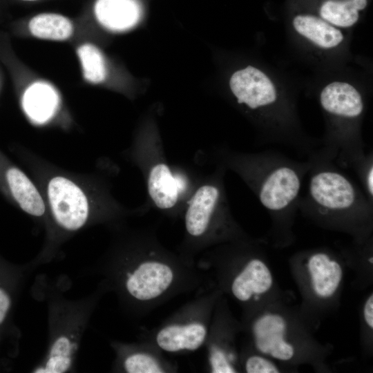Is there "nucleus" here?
<instances>
[{"label":"nucleus","instance_id":"nucleus-1","mask_svg":"<svg viewBox=\"0 0 373 373\" xmlns=\"http://www.w3.org/2000/svg\"><path fill=\"white\" fill-rule=\"evenodd\" d=\"M124 243L101 264L100 271L102 287L113 291L133 316H146L204 283L195 262L166 247L153 226L135 231Z\"/></svg>","mask_w":373,"mask_h":373},{"label":"nucleus","instance_id":"nucleus-2","mask_svg":"<svg viewBox=\"0 0 373 373\" xmlns=\"http://www.w3.org/2000/svg\"><path fill=\"white\" fill-rule=\"evenodd\" d=\"M211 164L233 172L276 219H287L298 209L303 181L311 166L273 151L246 152L229 146H213L202 153Z\"/></svg>","mask_w":373,"mask_h":373},{"label":"nucleus","instance_id":"nucleus-3","mask_svg":"<svg viewBox=\"0 0 373 373\" xmlns=\"http://www.w3.org/2000/svg\"><path fill=\"white\" fill-rule=\"evenodd\" d=\"M214 166L213 171L202 174L181 218L184 232L176 251L191 262L209 248L247 238L231 213L224 182L227 171Z\"/></svg>","mask_w":373,"mask_h":373},{"label":"nucleus","instance_id":"nucleus-4","mask_svg":"<svg viewBox=\"0 0 373 373\" xmlns=\"http://www.w3.org/2000/svg\"><path fill=\"white\" fill-rule=\"evenodd\" d=\"M312 166L307 192L300 195L298 209L328 220L358 222L370 218L373 202L363 189L339 169L322 148L309 153Z\"/></svg>","mask_w":373,"mask_h":373},{"label":"nucleus","instance_id":"nucleus-5","mask_svg":"<svg viewBox=\"0 0 373 373\" xmlns=\"http://www.w3.org/2000/svg\"><path fill=\"white\" fill-rule=\"evenodd\" d=\"M135 151L145 180L146 204L169 220L180 219L202 174L193 169L171 164L160 136L153 129H147L140 137Z\"/></svg>","mask_w":373,"mask_h":373},{"label":"nucleus","instance_id":"nucleus-6","mask_svg":"<svg viewBox=\"0 0 373 373\" xmlns=\"http://www.w3.org/2000/svg\"><path fill=\"white\" fill-rule=\"evenodd\" d=\"M218 289L204 291L188 301L140 339L154 345L164 353L183 354L195 352L207 340Z\"/></svg>","mask_w":373,"mask_h":373},{"label":"nucleus","instance_id":"nucleus-7","mask_svg":"<svg viewBox=\"0 0 373 373\" xmlns=\"http://www.w3.org/2000/svg\"><path fill=\"white\" fill-rule=\"evenodd\" d=\"M319 102L325 113L334 122L322 149L341 166L346 150L344 127L361 117L365 109L363 99L352 84L333 82L322 89Z\"/></svg>","mask_w":373,"mask_h":373},{"label":"nucleus","instance_id":"nucleus-8","mask_svg":"<svg viewBox=\"0 0 373 373\" xmlns=\"http://www.w3.org/2000/svg\"><path fill=\"white\" fill-rule=\"evenodd\" d=\"M232 321L218 297L213 311L206 350L207 370L212 373L238 372L237 356L232 345Z\"/></svg>","mask_w":373,"mask_h":373},{"label":"nucleus","instance_id":"nucleus-9","mask_svg":"<svg viewBox=\"0 0 373 373\" xmlns=\"http://www.w3.org/2000/svg\"><path fill=\"white\" fill-rule=\"evenodd\" d=\"M115 352L114 370L126 373H173L178 365L164 356L154 345L142 340L135 343L113 341Z\"/></svg>","mask_w":373,"mask_h":373},{"label":"nucleus","instance_id":"nucleus-10","mask_svg":"<svg viewBox=\"0 0 373 373\" xmlns=\"http://www.w3.org/2000/svg\"><path fill=\"white\" fill-rule=\"evenodd\" d=\"M229 88L237 103L251 111L271 110L278 103V93L272 81L252 66L233 73Z\"/></svg>","mask_w":373,"mask_h":373},{"label":"nucleus","instance_id":"nucleus-11","mask_svg":"<svg viewBox=\"0 0 373 373\" xmlns=\"http://www.w3.org/2000/svg\"><path fill=\"white\" fill-rule=\"evenodd\" d=\"M48 198L54 216L66 229L81 228L88 216V204L83 191L70 180L55 177L48 184Z\"/></svg>","mask_w":373,"mask_h":373},{"label":"nucleus","instance_id":"nucleus-12","mask_svg":"<svg viewBox=\"0 0 373 373\" xmlns=\"http://www.w3.org/2000/svg\"><path fill=\"white\" fill-rule=\"evenodd\" d=\"M287 327L285 319L276 313H265L254 320L250 330L258 352L282 361L291 359L295 350L285 339Z\"/></svg>","mask_w":373,"mask_h":373},{"label":"nucleus","instance_id":"nucleus-13","mask_svg":"<svg viewBox=\"0 0 373 373\" xmlns=\"http://www.w3.org/2000/svg\"><path fill=\"white\" fill-rule=\"evenodd\" d=\"M307 268L314 293L318 298L334 295L341 285L343 269L340 263L325 252H316L307 259Z\"/></svg>","mask_w":373,"mask_h":373},{"label":"nucleus","instance_id":"nucleus-14","mask_svg":"<svg viewBox=\"0 0 373 373\" xmlns=\"http://www.w3.org/2000/svg\"><path fill=\"white\" fill-rule=\"evenodd\" d=\"M291 24L298 34L323 49L335 48L339 46L344 39L338 28L331 25L315 14L298 12L292 17Z\"/></svg>","mask_w":373,"mask_h":373},{"label":"nucleus","instance_id":"nucleus-15","mask_svg":"<svg viewBox=\"0 0 373 373\" xmlns=\"http://www.w3.org/2000/svg\"><path fill=\"white\" fill-rule=\"evenodd\" d=\"M93 11L103 26L118 31L135 26L141 12L137 0H96Z\"/></svg>","mask_w":373,"mask_h":373},{"label":"nucleus","instance_id":"nucleus-16","mask_svg":"<svg viewBox=\"0 0 373 373\" xmlns=\"http://www.w3.org/2000/svg\"><path fill=\"white\" fill-rule=\"evenodd\" d=\"M369 0H317L316 15L336 28H347L359 20Z\"/></svg>","mask_w":373,"mask_h":373},{"label":"nucleus","instance_id":"nucleus-17","mask_svg":"<svg viewBox=\"0 0 373 373\" xmlns=\"http://www.w3.org/2000/svg\"><path fill=\"white\" fill-rule=\"evenodd\" d=\"M6 178L12 194L21 209L35 216H42L45 211L44 201L28 177L12 167L6 172Z\"/></svg>","mask_w":373,"mask_h":373},{"label":"nucleus","instance_id":"nucleus-18","mask_svg":"<svg viewBox=\"0 0 373 373\" xmlns=\"http://www.w3.org/2000/svg\"><path fill=\"white\" fill-rule=\"evenodd\" d=\"M23 106L32 120L43 123L50 118L56 110L57 96L49 85L35 83L26 90Z\"/></svg>","mask_w":373,"mask_h":373},{"label":"nucleus","instance_id":"nucleus-19","mask_svg":"<svg viewBox=\"0 0 373 373\" xmlns=\"http://www.w3.org/2000/svg\"><path fill=\"white\" fill-rule=\"evenodd\" d=\"M28 28L36 37L56 41L68 39L73 32L70 19L57 13L38 14L30 19Z\"/></svg>","mask_w":373,"mask_h":373},{"label":"nucleus","instance_id":"nucleus-20","mask_svg":"<svg viewBox=\"0 0 373 373\" xmlns=\"http://www.w3.org/2000/svg\"><path fill=\"white\" fill-rule=\"evenodd\" d=\"M14 272L6 264H0V343L8 326L15 298Z\"/></svg>","mask_w":373,"mask_h":373},{"label":"nucleus","instance_id":"nucleus-21","mask_svg":"<svg viewBox=\"0 0 373 373\" xmlns=\"http://www.w3.org/2000/svg\"><path fill=\"white\" fill-rule=\"evenodd\" d=\"M85 79L94 84L105 79L104 59L100 50L91 44H84L77 49Z\"/></svg>","mask_w":373,"mask_h":373},{"label":"nucleus","instance_id":"nucleus-22","mask_svg":"<svg viewBox=\"0 0 373 373\" xmlns=\"http://www.w3.org/2000/svg\"><path fill=\"white\" fill-rule=\"evenodd\" d=\"M358 175L363 190L373 202V157L372 153H365L352 165Z\"/></svg>","mask_w":373,"mask_h":373},{"label":"nucleus","instance_id":"nucleus-23","mask_svg":"<svg viewBox=\"0 0 373 373\" xmlns=\"http://www.w3.org/2000/svg\"><path fill=\"white\" fill-rule=\"evenodd\" d=\"M243 366L247 373L279 372L278 367L271 361L258 354H251L247 356Z\"/></svg>","mask_w":373,"mask_h":373},{"label":"nucleus","instance_id":"nucleus-24","mask_svg":"<svg viewBox=\"0 0 373 373\" xmlns=\"http://www.w3.org/2000/svg\"><path fill=\"white\" fill-rule=\"evenodd\" d=\"M363 317L366 324L371 329L373 328V294L366 300L363 307Z\"/></svg>","mask_w":373,"mask_h":373},{"label":"nucleus","instance_id":"nucleus-25","mask_svg":"<svg viewBox=\"0 0 373 373\" xmlns=\"http://www.w3.org/2000/svg\"><path fill=\"white\" fill-rule=\"evenodd\" d=\"M20 1H26V2H34V1H38L39 0H20Z\"/></svg>","mask_w":373,"mask_h":373}]
</instances>
